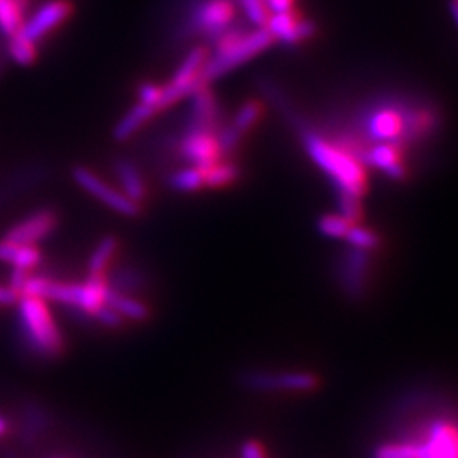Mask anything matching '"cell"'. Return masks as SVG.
<instances>
[{"instance_id":"29","label":"cell","mask_w":458,"mask_h":458,"mask_svg":"<svg viewBox=\"0 0 458 458\" xmlns=\"http://www.w3.org/2000/svg\"><path fill=\"white\" fill-rule=\"evenodd\" d=\"M92 319H96L98 323H100L102 327H121L124 325V319H123L111 306H107V304L102 306V308L94 314Z\"/></svg>"},{"instance_id":"31","label":"cell","mask_w":458,"mask_h":458,"mask_svg":"<svg viewBox=\"0 0 458 458\" xmlns=\"http://www.w3.org/2000/svg\"><path fill=\"white\" fill-rule=\"evenodd\" d=\"M31 276V270H24V268H14L11 278H9V287H13L14 291H17L21 294L26 280Z\"/></svg>"},{"instance_id":"13","label":"cell","mask_w":458,"mask_h":458,"mask_svg":"<svg viewBox=\"0 0 458 458\" xmlns=\"http://www.w3.org/2000/svg\"><path fill=\"white\" fill-rule=\"evenodd\" d=\"M243 384L255 391H291V393H310L319 386L318 377L308 372L294 374H270V372H250L243 378Z\"/></svg>"},{"instance_id":"34","label":"cell","mask_w":458,"mask_h":458,"mask_svg":"<svg viewBox=\"0 0 458 458\" xmlns=\"http://www.w3.org/2000/svg\"><path fill=\"white\" fill-rule=\"evenodd\" d=\"M0 38H2V36H0ZM5 60H7V55H5V43H4V45L0 43V73H2V70H4Z\"/></svg>"},{"instance_id":"26","label":"cell","mask_w":458,"mask_h":458,"mask_svg":"<svg viewBox=\"0 0 458 458\" xmlns=\"http://www.w3.org/2000/svg\"><path fill=\"white\" fill-rule=\"evenodd\" d=\"M346 242L353 248L365 250V251H374L380 245V238L376 231L363 228L360 225H353L352 229L346 234Z\"/></svg>"},{"instance_id":"35","label":"cell","mask_w":458,"mask_h":458,"mask_svg":"<svg viewBox=\"0 0 458 458\" xmlns=\"http://www.w3.org/2000/svg\"><path fill=\"white\" fill-rule=\"evenodd\" d=\"M457 2H458V0H457Z\"/></svg>"},{"instance_id":"3","label":"cell","mask_w":458,"mask_h":458,"mask_svg":"<svg viewBox=\"0 0 458 458\" xmlns=\"http://www.w3.org/2000/svg\"><path fill=\"white\" fill-rule=\"evenodd\" d=\"M236 0H185L177 22V39L204 38L209 45L238 22Z\"/></svg>"},{"instance_id":"20","label":"cell","mask_w":458,"mask_h":458,"mask_svg":"<svg viewBox=\"0 0 458 458\" xmlns=\"http://www.w3.org/2000/svg\"><path fill=\"white\" fill-rule=\"evenodd\" d=\"M265 115V104L259 98H250L240 106L236 114L229 121L228 126L236 132L238 136L245 138L248 132L251 131Z\"/></svg>"},{"instance_id":"5","label":"cell","mask_w":458,"mask_h":458,"mask_svg":"<svg viewBox=\"0 0 458 458\" xmlns=\"http://www.w3.org/2000/svg\"><path fill=\"white\" fill-rule=\"evenodd\" d=\"M211 49L206 45H199L191 49L181 65L174 72L172 79L162 85L164 87V96H162V111L177 104L183 98H191L196 92L200 85V73L202 68L206 65L209 58Z\"/></svg>"},{"instance_id":"25","label":"cell","mask_w":458,"mask_h":458,"mask_svg":"<svg viewBox=\"0 0 458 458\" xmlns=\"http://www.w3.org/2000/svg\"><path fill=\"white\" fill-rule=\"evenodd\" d=\"M236 4L250 24H253L259 30H267L268 21L272 17L267 0H236Z\"/></svg>"},{"instance_id":"9","label":"cell","mask_w":458,"mask_h":458,"mask_svg":"<svg viewBox=\"0 0 458 458\" xmlns=\"http://www.w3.org/2000/svg\"><path fill=\"white\" fill-rule=\"evenodd\" d=\"M372 272V251L359 248L346 250L338 263V282L348 299H361L369 291Z\"/></svg>"},{"instance_id":"24","label":"cell","mask_w":458,"mask_h":458,"mask_svg":"<svg viewBox=\"0 0 458 458\" xmlns=\"http://www.w3.org/2000/svg\"><path fill=\"white\" fill-rule=\"evenodd\" d=\"M5 55L19 66H31L38 58V47L22 36L14 34L5 38Z\"/></svg>"},{"instance_id":"28","label":"cell","mask_w":458,"mask_h":458,"mask_svg":"<svg viewBox=\"0 0 458 458\" xmlns=\"http://www.w3.org/2000/svg\"><path fill=\"white\" fill-rule=\"evenodd\" d=\"M136 96H138V102L162 111V96H164V87L162 85L155 82L140 83L138 90H136Z\"/></svg>"},{"instance_id":"10","label":"cell","mask_w":458,"mask_h":458,"mask_svg":"<svg viewBox=\"0 0 458 458\" xmlns=\"http://www.w3.org/2000/svg\"><path fill=\"white\" fill-rule=\"evenodd\" d=\"M410 153V148L401 143L372 145L365 153V165L382 172L393 181H406L411 174Z\"/></svg>"},{"instance_id":"8","label":"cell","mask_w":458,"mask_h":458,"mask_svg":"<svg viewBox=\"0 0 458 458\" xmlns=\"http://www.w3.org/2000/svg\"><path fill=\"white\" fill-rule=\"evenodd\" d=\"M72 13L73 5L70 0H45L34 9L31 16L24 19L17 34L38 47L47 36L64 26Z\"/></svg>"},{"instance_id":"6","label":"cell","mask_w":458,"mask_h":458,"mask_svg":"<svg viewBox=\"0 0 458 458\" xmlns=\"http://www.w3.org/2000/svg\"><path fill=\"white\" fill-rule=\"evenodd\" d=\"M217 132L211 130H183L175 145L179 158L197 168H208L228 158L221 148Z\"/></svg>"},{"instance_id":"7","label":"cell","mask_w":458,"mask_h":458,"mask_svg":"<svg viewBox=\"0 0 458 458\" xmlns=\"http://www.w3.org/2000/svg\"><path fill=\"white\" fill-rule=\"evenodd\" d=\"M72 177L75 183L83 189L89 196L98 199L106 208L113 209L114 213L126 216V217H136L141 214V206L132 202L130 197L124 196L119 189L113 187L111 183L100 179L96 172L90 168L77 165L72 168Z\"/></svg>"},{"instance_id":"12","label":"cell","mask_w":458,"mask_h":458,"mask_svg":"<svg viewBox=\"0 0 458 458\" xmlns=\"http://www.w3.org/2000/svg\"><path fill=\"white\" fill-rule=\"evenodd\" d=\"M225 124L223 107L211 90V85H202L191 96V107L183 130H211L219 131Z\"/></svg>"},{"instance_id":"15","label":"cell","mask_w":458,"mask_h":458,"mask_svg":"<svg viewBox=\"0 0 458 458\" xmlns=\"http://www.w3.org/2000/svg\"><path fill=\"white\" fill-rule=\"evenodd\" d=\"M114 174L119 181V191L132 202L143 204L147 199V183L140 172V168L128 158H117L114 162Z\"/></svg>"},{"instance_id":"30","label":"cell","mask_w":458,"mask_h":458,"mask_svg":"<svg viewBox=\"0 0 458 458\" xmlns=\"http://www.w3.org/2000/svg\"><path fill=\"white\" fill-rule=\"evenodd\" d=\"M299 0H267V5L270 9V14H282L297 9Z\"/></svg>"},{"instance_id":"32","label":"cell","mask_w":458,"mask_h":458,"mask_svg":"<svg viewBox=\"0 0 458 458\" xmlns=\"http://www.w3.org/2000/svg\"><path fill=\"white\" fill-rule=\"evenodd\" d=\"M242 458H267L265 448L260 443L250 440L242 445Z\"/></svg>"},{"instance_id":"2","label":"cell","mask_w":458,"mask_h":458,"mask_svg":"<svg viewBox=\"0 0 458 458\" xmlns=\"http://www.w3.org/2000/svg\"><path fill=\"white\" fill-rule=\"evenodd\" d=\"M274 43L276 39L268 30H248L236 22L211 45L209 58L200 73V85H211L231 70L248 64Z\"/></svg>"},{"instance_id":"17","label":"cell","mask_w":458,"mask_h":458,"mask_svg":"<svg viewBox=\"0 0 458 458\" xmlns=\"http://www.w3.org/2000/svg\"><path fill=\"white\" fill-rule=\"evenodd\" d=\"M0 262L13 265V268L33 270L41 263V251L36 245H19L5 238L0 240Z\"/></svg>"},{"instance_id":"19","label":"cell","mask_w":458,"mask_h":458,"mask_svg":"<svg viewBox=\"0 0 458 458\" xmlns=\"http://www.w3.org/2000/svg\"><path fill=\"white\" fill-rule=\"evenodd\" d=\"M31 0H0V36L11 38L21 30Z\"/></svg>"},{"instance_id":"18","label":"cell","mask_w":458,"mask_h":458,"mask_svg":"<svg viewBox=\"0 0 458 458\" xmlns=\"http://www.w3.org/2000/svg\"><path fill=\"white\" fill-rule=\"evenodd\" d=\"M106 304L111 306L123 319H131V321H147L151 316V310L148 308L145 302L132 299L131 295L119 293L115 289H109L107 297H106Z\"/></svg>"},{"instance_id":"22","label":"cell","mask_w":458,"mask_h":458,"mask_svg":"<svg viewBox=\"0 0 458 458\" xmlns=\"http://www.w3.org/2000/svg\"><path fill=\"white\" fill-rule=\"evenodd\" d=\"M168 187L175 192L182 194H192L206 189V179H204V170L197 166H185L177 172H174L168 177Z\"/></svg>"},{"instance_id":"23","label":"cell","mask_w":458,"mask_h":458,"mask_svg":"<svg viewBox=\"0 0 458 458\" xmlns=\"http://www.w3.org/2000/svg\"><path fill=\"white\" fill-rule=\"evenodd\" d=\"M117 248L119 240L115 236L102 238L89 259V276H106V270L109 263L113 262Z\"/></svg>"},{"instance_id":"1","label":"cell","mask_w":458,"mask_h":458,"mask_svg":"<svg viewBox=\"0 0 458 458\" xmlns=\"http://www.w3.org/2000/svg\"><path fill=\"white\" fill-rule=\"evenodd\" d=\"M263 90L277 107L284 109L285 117L294 124L295 132L310 158L333 181L338 194L357 199L365 196L369 191V166L348 148L336 141L325 128H318L304 121V117L295 114L293 107L282 96H278L276 87L265 83Z\"/></svg>"},{"instance_id":"11","label":"cell","mask_w":458,"mask_h":458,"mask_svg":"<svg viewBox=\"0 0 458 458\" xmlns=\"http://www.w3.org/2000/svg\"><path fill=\"white\" fill-rule=\"evenodd\" d=\"M267 30L272 33L276 43H282L285 47L302 45L318 33L316 22L299 9L274 14L268 21Z\"/></svg>"},{"instance_id":"27","label":"cell","mask_w":458,"mask_h":458,"mask_svg":"<svg viewBox=\"0 0 458 458\" xmlns=\"http://www.w3.org/2000/svg\"><path fill=\"white\" fill-rule=\"evenodd\" d=\"M353 223H350L342 214H327L325 217H321L319 221V229L323 234H327L329 238H346L348 231L352 229Z\"/></svg>"},{"instance_id":"4","label":"cell","mask_w":458,"mask_h":458,"mask_svg":"<svg viewBox=\"0 0 458 458\" xmlns=\"http://www.w3.org/2000/svg\"><path fill=\"white\" fill-rule=\"evenodd\" d=\"M19 327L24 344L30 350L45 359L58 357L64 353L65 342L60 327L49 311L48 301L21 295L19 302Z\"/></svg>"},{"instance_id":"14","label":"cell","mask_w":458,"mask_h":458,"mask_svg":"<svg viewBox=\"0 0 458 458\" xmlns=\"http://www.w3.org/2000/svg\"><path fill=\"white\" fill-rule=\"evenodd\" d=\"M58 214L49 209H41L19 221L4 234V238L19 245H38L58 228Z\"/></svg>"},{"instance_id":"21","label":"cell","mask_w":458,"mask_h":458,"mask_svg":"<svg viewBox=\"0 0 458 458\" xmlns=\"http://www.w3.org/2000/svg\"><path fill=\"white\" fill-rule=\"evenodd\" d=\"M204 170V179H206V189H225L233 183L240 181L242 177V168L236 162L231 158H225L217 164L211 165Z\"/></svg>"},{"instance_id":"16","label":"cell","mask_w":458,"mask_h":458,"mask_svg":"<svg viewBox=\"0 0 458 458\" xmlns=\"http://www.w3.org/2000/svg\"><path fill=\"white\" fill-rule=\"evenodd\" d=\"M158 113V109L136 102L131 109L123 115L117 123H115L113 138L119 143H124L128 140H131L136 132L140 131L149 119H153Z\"/></svg>"},{"instance_id":"33","label":"cell","mask_w":458,"mask_h":458,"mask_svg":"<svg viewBox=\"0 0 458 458\" xmlns=\"http://www.w3.org/2000/svg\"><path fill=\"white\" fill-rule=\"evenodd\" d=\"M9 431H11V423H9V420H7L5 416H2V414H0V438L7 437V435H9Z\"/></svg>"}]
</instances>
